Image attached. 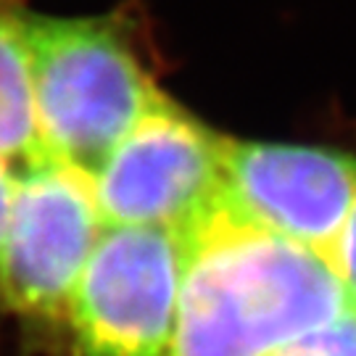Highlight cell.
<instances>
[{"mask_svg": "<svg viewBox=\"0 0 356 356\" xmlns=\"http://www.w3.org/2000/svg\"><path fill=\"white\" fill-rule=\"evenodd\" d=\"M11 193H13V172L0 161V243L8 222V209H11Z\"/></svg>", "mask_w": 356, "mask_h": 356, "instance_id": "obj_10", "label": "cell"}, {"mask_svg": "<svg viewBox=\"0 0 356 356\" xmlns=\"http://www.w3.org/2000/svg\"><path fill=\"white\" fill-rule=\"evenodd\" d=\"M24 0H0V161L11 172L45 159L35 119Z\"/></svg>", "mask_w": 356, "mask_h": 356, "instance_id": "obj_7", "label": "cell"}, {"mask_svg": "<svg viewBox=\"0 0 356 356\" xmlns=\"http://www.w3.org/2000/svg\"><path fill=\"white\" fill-rule=\"evenodd\" d=\"M185 238L166 356H272L351 306L327 256L251 227L222 206Z\"/></svg>", "mask_w": 356, "mask_h": 356, "instance_id": "obj_1", "label": "cell"}, {"mask_svg": "<svg viewBox=\"0 0 356 356\" xmlns=\"http://www.w3.org/2000/svg\"><path fill=\"white\" fill-rule=\"evenodd\" d=\"M356 201V156L229 138L222 209L251 227L330 254Z\"/></svg>", "mask_w": 356, "mask_h": 356, "instance_id": "obj_6", "label": "cell"}, {"mask_svg": "<svg viewBox=\"0 0 356 356\" xmlns=\"http://www.w3.org/2000/svg\"><path fill=\"white\" fill-rule=\"evenodd\" d=\"M272 356H356V309L348 306L341 317L309 330Z\"/></svg>", "mask_w": 356, "mask_h": 356, "instance_id": "obj_8", "label": "cell"}, {"mask_svg": "<svg viewBox=\"0 0 356 356\" xmlns=\"http://www.w3.org/2000/svg\"><path fill=\"white\" fill-rule=\"evenodd\" d=\"M227 145L164 95L90 177L103 225L195 227L222 206Z\"/></svg>", "mask_w": 356, "mask_h": 356, "instance_id": "obj_4", "label": "cell"}, {"mask_svg": "<svg viewBox=\"0 0 356 356\" xmlns=\"http://www.w3.org/2000/svg\"><path fill=\"white\" fill-rule=\"evenodd\" d=\"M26 48L42 148L88 177L166 95L129 11L72 19L29 13Z\"/></svg>", "mask_w": 356, "mask_h": 356, "instance_id": "obj_2", "label": "cell"}, {"mask_svg": "<svg viewBox=\"0 0 356 356\" xmlns=\"http://www.w3.org/2000/svg\"><path fill=\"white\" fill-rule=\"evenodd\" d=\"M327 259H330L332 269H335V275H338V280L348 296V304L356 309V201L351 206V214L346 219L338 241L332 243Z\"/></svg>", "mask_w": 356, "mask_h": 356, "instance_id": "obj_9", "label": "cell"}, {"mask_svg": "<svg viewBox=\"0 0 356 356\" xmlns=\"http://www.w3.org/2000/svg\"><path fill=\"white\" fill-rule=\"evenodd\" d=\"M185 232L103 225L72 293L66 327L79 356H166L185 277Z\"/></svg>", "mask_w": 356, "mask_h": 356, "instance_id": "obj_3", "label": "cell"}, {"mask_svg": "<svg viewBox=\"0 0 356 356\" xmlns=\"http://www.w3.org/2000/svg\"><path fill=\"white\" fill-rule=\"evenodd\" d=\"M101 229L85 172L51 156L13 172L0 243V306L38 325H66L72 293Z\"/></svg>", "mask_w": 356, "mask_h": 356, "instance_id": "obj_5", "label": "cell"}]
</instances>
